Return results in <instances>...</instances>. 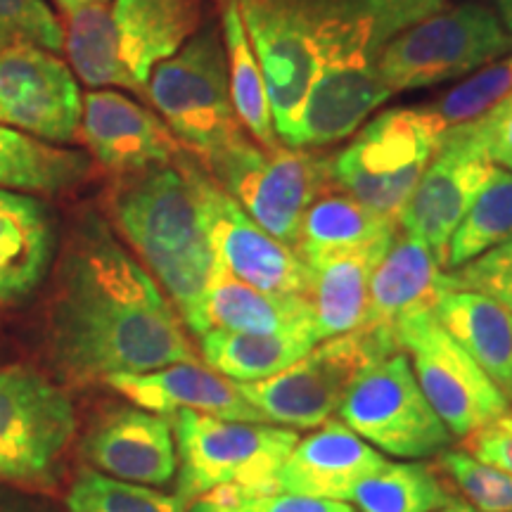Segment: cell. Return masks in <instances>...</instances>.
<instances>
[{"label": "cell", "mask_w": 512, "mask_h": 512, "mask_svg": "<svg viewBox=\"0 0 512 512\" xmlns=\"http://www.w3.org/2000/svg\"><path fill=\"white\" fill-rule=\"evenodd\" d=\"M48 347L55 368L76 384L197 361L162 287L91 211L60 259Z\"/></svg>", "instance_id": "obj_1"}, {"label": "cell", "mask_w": 512, "mask_h": 512, "mask_svg": "<svg viewBox=\"0 0 512 512\" xmlns=\"http://www.w3.org/2000/svg\"><path fill=\"white\" fill-rule=\"evenodd\" d=\"M280 143L292 147L311 83L335 64L377 60L375 0H235Z\"/></svg>", "instance_id": "obj_2"}, {"label": "cell", "mask_w": 512, "mask_h": 512, "mask_svg": "<svg viewBox=\"0 0 512 512\" xmlns=\"http://www.w3.org/2000/svg\"><path fill=\"white\" fill-rule=\"evenodd\" d=\"M107 209L185 323L216 266L188 178L176 162L114 176Z\"/></svg>", "instance_id": "obj_3"}, {"label": "cell", "mask_w": 512, "mask_h": 512, "mask_svg": "<svg viewBox=\"0 0 512 512\" xmlns=\"http://www.w3.org/2000/svg\"><path fill=\"white\" fill-rule=\"evenodd\" d=\"M204 0H112L67 15L64 53L91 88L143 93L152 69L202 27Z\"/></svg>", "instance_id": "obj_4"}, {"label": "cell", "mask_w": 512, "mask_h": 512, "mask_svg": "<svg viewBox=\"0 0 512 512\" xmlns=\"http://www.w3.org/2000/svg\"><path fill=\"white\" fill-rule=\"evenodd\" d=\"M197 162L266 233L292 249L304 211L330 183L328 155L287 145L266 152L245 131Z\"/></svg>", "instance_id": "obj_5"}, {"label": "cell", "mask_w": 512, "mask_h": 512, "mask_svg": "<svg viewBox=\"0 0 512 512\" xmlns=\"http://www.w3.org/2000/svg\"><path fill=\"white\" fill-rule=\"evenodd\" d=\"M444 131L425 107L377 114L330 155V181L375 214L399 221Z\"/></svg>", "instance_id": "obj_6"}, {"label": "cell", "mask_w": 512, "mask_h": 512, "mask_svg": "<svg viewBox=\"0 0 512 512\" xmlns=\"http://www.w3.org/2000/svg\"><path fill=\"white\" fill-rule=\"evenodd\" d=\"M401 351L394 328L361 325L347 335L330 337L283 373L256 382H238L240 392L266 422L309 430L337 413L358 373L380 358Z\"/></svg>", "instance_id": "obj_7"}, {"label": "cell", "mask_w": 512, "mask_h": 512, "mask_svg": "<svg viewBox=\"0 0 512 512\" xmlns=\"http://www.w3.org/2000/svg\"><path fill=\"white\" fill-rule=\"evenodd\" d=\"M145 98L195 159L245 131L230 102L226 48L216 22L204 24L174 57L152 69Z\"/></svg>", "instance_id": "obj_8"}, {"label": "cell", "mask_w": 512, "mask_h": 512, "mask_svg": "<svg viewBox=\"0 0 512 512\" xmlns=\"http://www.w3.org/2000/svg\"><path fill=\"white\" fill-rule=\"evenodd\" d=\"M178 444V501L188 505L226 484L278 486L280 465L299 434L268 422L228 420L219 415L176 411L171 415Z\"/></svg>", "instance_id": "obj_9"}, {"label": "cell", "mask_w": 512, "mask_h": 512, "mask_svg": "<svg viewBox=\"0 0 512 512\" xmlns=\"http://www.w3.org/2000/svg\"><path fill=\"white\" fill-rule=\"evenodd\" d=\"M512 50V36L494 10L460 3L425 17L389 38L377 72L392 93L463 79Z\"/></svg>", "instance_id": "obj_10"}, {"label": "cell", "mask_w": 512, "mask_h": 512, "mask_svg": "<svg viewBox=\"0 0 512 512\" xmlns=\"http://www.w3.org/2000/svg\"><path fill=\"white\" fill-rule=\"evenodd\" d=\"M394 337L411 361L422 394L453 437L465 439L510 415L508 396L448 335L432 309L403 313L394 323Z\"/></svg>", "instance_id": "obj_11"}, {"label": "cell", "mask_w": 512, "mask_h": 512, "mask_svg": "<svg viewBox=\"0 0 512 512\" xmlns=\"http://www.w3.org/2000/svg\"><path fill=\"white\" fill-rule=\"evenodd\" d=\"M337 415L351 432L389 456L427 458L451 444V432L422 394L403 351L358 373Z\"/></svg>", "instance_id": "obj_12"}, {"label": "cell", "mask_w": 512, "mask_h": 512, "mask_svg": "<svg viewBox=\"0 0 512 512\" xmlns=\"http://www.w3.org/2000/svg\"><path fill=\"white\" fill-rule=\"evenodd\" d=\"M76 434L69 396L27 366L0 368V482L43 489Z\"/></svg>", "instance_id": "obj_13"}, {"label": "cell", "mask_w": 512, "mask_h": 512, "mask_svg": "<svg viewBox=\"0 0 512 512\" xmlns=\"http://www.w3.org/2000/svg\"><path fill=\"white\" fill-rule=\"evenodd\" d=\"M176 164L195 190L216 264L256 290L309 297L311 268L302 256L266 233L226 190L211 181L188 150L176 157Z\"/></svg>", "instance_id": "obj_14"}, {"label": "cell", "mask_w": 512, "mask_h": 512, "mask_svg": "<svg viewBox=\"0 0 512 512\" xmlns=\"http://www.w3.org/2000/svg\"><path fill=\"white\" fill-rule=\"evenodd\" d=\"M494 174L496 164L484 152L472 124L446 128L401 211L399 226L425 240L446 266L448 242Z\"/></svg>", "instance_id": "obj_15"}, {"label": "cell", "mask_w": 512, "mask_h": 512, "mask_svg": "<svg viewBox=\"0 0 512 512\" xmlns=\"http://www.w3.org/2000/svg\"><path fill=\"white\" fill-rule=\"evenodd\" d=\"M81 88L57 53L17 46L0 53V124L41 138L72 143L79 138Z\"/></svg>", "instance_id": "obj_16"}, {"label": "cell", "mask_w": 512, "mask_h": 512, "mask_svg": "<svg viewBox=\"0 0 512 512\" xmlns=\"http://www.w3.org/2000/svg\"><path fill=\"white\" fill-rule=\"evenodd\" d=\"M79 138L114 176L174 164L185 150L155 112L112 88L83 95Z\"/></svg>", "instance_id": "obj_17"}, {"label": "cell", "mask_w": 512, "mask_h": 512, "mask_svg": "<svg viewBox=\"0 0 512 512\" xmlns=\"http://www.w3.org/2000/svg\"><path fill=\"white\" fill-rule=\"evenodd\" d=\"M81 456L93 470L143 486H164L176 477L174 425L140 406H114L91 422Z\"/></svg>", "instance_id": "obj_18"}, {"label": "cell", "mask_w": 512, "mask_h": 512, "mask_svg": "<svg viewBox=\"0 0 512 512\" xmlns=\"http://www.w3.org/2000/svg\"><path fill=\"white\" fill-rule=\"evenodd\" d=\"M387 465L382 453L351 432L342 420H328L299 439L280 465V491L328 501H349L354 486Z\"/></svg>", "instance_id": "obj_19"}, {"label": "cell", "mask_w": 512, "mask_h": 512, "mask_svg": "<svg viewBox=\"0 0 512 512\" xmlns=\"http://www.w3.org/2000/svg\"><path fill=\"white\" fill-rule=\"evenodd\" d=\"M105 384L145 411L169 418L176 411H195L228 420L266 422L242 396L238 382L197 361L174 363L150 373H117L107 377Z\"/></svg>", "instance_id": "obj_20"}, {"label": "cell", "mask_w": 512, "mask_h": 512, "mask_svg": "<svg viewBox=\"0 0 512 512\" xmlns=\"http://www.w3.org/2000/svg\"><path fill=\"white\" fill-rule=\"evenodd\" d=\"M392 91L377 72V60L335 64L311 83L292 147L320 150L354 136Z\"/></svg>", "instance_id": "obj_21"}, {"label": "cell", "mask_w": 512, "mask_h": 512, "mask_svg": "<svg viewBox=\"0 0 512 512\" xmlns=\"http://www.w3.org/2000/svg\"><path fill=\"white\" fill-rule=\"evenodd\" d=\"M185 325L197 337L209 330L249 332V335H285V332L313 335V311L309 297L256 290L216 264L200 304L195 306Z\"/></svg>", "instance_id": "obj_22"}, {"label": "cell", "mask_w": 512, "mask_h": 512, "mask_svg": "<svg viewBox=\"0 0 512 512\" xmlns=\"http://www.w3.org/2000/svg\"><path fill=\"white\" fill-rule=\"evenodd\" d=\"M55 252V226L46 204L0 188V304L29 297L46 278Z\"/></svg>", "instance_id": "obj_23"}, {"label": "cell", "mask_w": 512, "mask_h": 512, "mask_svg": "<svg viewBox=\"0 0 512 512\" xmlns=\"http://www.w3.org/2000/svg\"><path fill=\"white\" fill-rule=\"evenodd\" d=\"M444 292H448L446 273L430 245L411 233H396L392 247L370 278L363 325L394 328L403 313L432 309Z\"/></svg>", "instance_id": "obj_24"}, {"label": "cell", "mask_w": 512, "mask_h": 512, "mask_svg": "<svg viewBox=\"0 0 512 512\" xmlns=\"http://www.w3.org/2000/svg\"><path fill=\"white\" fill-rule=\"evenodd\" d=\"M392 242L394 238L363 249L323 256L309 264V302L316 342L347 335L366 323L370 278Z\"/></svg>", "instance_id": "obj_25"}, {"label": "cell", "mask_w": 512, "mask_h": 512, "mask_svg": "<svg viewBox=\"0 0 512 512\" xmlns=\"http://www.w3.org/2000/svg\"><path fill=\"white\" fill-rule=\"evenodd\" d=\"M444 330L512 399V313L496 299L472 290H448L432 306Z\"/></svg>", "instance_id": "obj_26"}, {"label": "cell", "mask_w": 512, "mask_h": 512, "mask_svg": "<svg viewBox=\"0 0 512 512\" xmlns=\"http://www.w3.org/2000/svg\"><path fill=\"white\" fill-rule=\"evenodd\" d=\"M396 233L399 221L375 214L330 181L304 211L294 252L309 266L323 256L392 240Z\"/></svg>", "instance_id": "obj_27"}, {"label": "cell", "mask_w": 512, "mask_h": 512, "mask_svg": "<svg viewBox=\"0 0 512 512\" xmlns=\"http://www.w3.org/2000/svg\"><path fill=\"white\" fill-rule=\"evenodd\" d=\"M91 171L93 159L86 152L67 150L0 124V188L57 195L81 185Z\"/></svg>", "instance_id": "obj_28"}, {"label": "cell", "mask_w": 512, "mask_h": 512, "mask_svg": "<svg viewBox=\"0 0 512 512\" xmlns=\"http://www.w3.org/2000/svg\"><path fill=\"white\" fill-rule=\"evenodd\" d=\"M219 5L221 36L228 62L230 102H233L235 117H238L240 126L245 128V133L256 145L264 147L266 152L280 150L283 143H280L278 133H275L264 74H261L252 43H249L238 5H235V0H219Z\"/></svg>", "instance_id": "obj_29"}, {"label": "cell", "mask_w": 512, "mask_h": 512, "mask_svg": "<svg viewBox=\"0 0 512 512\" xmlns=\"http://www.w3.org/2000/svg\"><path fill=\"white\" fill-rule=\"evenodd\" d=\"M316 347L311 332L249 335V332L209 330L200 335L207 366L235 382H256L283 373Z\"/></svg>", "instance_id": "obj_30"}, {"label": "cell", "mask_w": 512, "mask_h": 512, "mask_svg": "<svg viewBox=\"0 0 512 512\" xmlns=\"http://www.w3.org/2000/svg\"><path fill=\"white\" fill-rule=\"evenodd\" d=\"M437 470L425 463H387L361 479L349 501L358 512H434L448 501Z\"/></svg>", "instance_id": "obj_31"}, {"label": "cell", "mask_w": 512, "mask_h": 512, "mask_svg": "<svg viewBox=\"0 0 512 512\" xmlns=\"http://www.w3.org/2000/svg\"><path fill=\"white\" fill-rule=\"evenodd\" d=\"M512 238V174L496 169L486 188L472 204L463 223L456 228L446 252V268L470 264L479 254L489 252Z\"/></svg>", "instance_id": "obj_32"}, {"label": "cell", "mask_w": 512, "mask_h": 512, "mask_svg": "<svg viewBox=\"0 0 512 512\" xmlns=\"http://www.w3.org/2000/svg\"><path fill=\"white\" fill-rule=\"evenodd\" d=\"M69 512H185L178 496H166L143 484L121 482L81 467L67 496Z\"/></svg>", "instance_id": "obj_33"}, {"label": "cell", "mask_w": 512, "mask_h": 512, "mask_svg": "<svg viewBox=\"0 0 512 512\" xmlns=\"http://www.w3.org/2000/svg\"><path fill=\"white\" fill-rule=\"evenodd\" d=\"M512 93V55L486 64L477 69V74L467 76L453 86L446 95L427 105L425 110L432 112L446 128L470 124L486 112H491L498 102Z\"/></svg>", "instance_id": "obj_34"}, {"label": "cell", "mask_w": 512, "mask_h": 512, "mask_svg": "<svg viewBox=\"0 0 512 512\" xmlns=\"http://www.w3.org/2000/svg\"><path fill=\"white\" fill-rule=\"evenodd\" d=\"M185 512H356L349 503L280 491L278 486L226 484L192 501Z\"/></svg>", "instance_id": "obj_35"}, {"label": "cell", "mask_w": 512, "mask_h": 512, "mask_svg": "<svg viewBox=\"0 0 512 512\" xmlns=\"http://www.w3.org/2000/svg\"><path fill=\"white\" fill-rule=\"evenodd\" d=\"M437 467L477 512H512V475L472 458L467 451L437 453Z\"/></svg>", "instance_id": "obj_36"}, {"label": "cell", "mask_w": 512, "mask_h": 512, "mask_svg": "<svg viewBox=\"0 0 512 512\" xmlns=\"http://www.w3.org/2000/svg\"><path fill=\"white\" fill-rule=\"evenodd\" d=\"M17 46L64 50V27L46 0H0V53Z\"/></svg>", "instance_id": "obj_37"}, {"label": "cell", "mask_w": 512, "mask_h": 512, "mask_svg": "<svg viewBox=\"0 0 512 512\" xmlns=\"http://www.w3.org/2000/svg\"><path fill=\"white\" fill-rule=\"evenodd\" d=\"M446 280L448 290L482 292L512 313V238L446 273Z\"/></svg>", "instance_id": "obj_38"}, {"label": "cell", "mask_w": 512, "mask_h": 512, "mask_svg": "<svg viewBox=\"0 0 512 512\" xmlns=\"http://www.w3.org/2000/svg\"><path fill=\"white\" fill-rule=\"evenodd\" d=\"M470 124L491 162L512 171V93Z\"/></svg>", "instance_id": "obj_39"}, {"label": "cell", "mask_w": 512, "mask_h": 512, "mask_svg": "<svg viewBox=\"0 0 512 512\" xmlns=\"http://www.w3.org/2000/svg\"><path fill=\"white\" fill-rule=\"evenodd\" d=\"M463 446L472 458L512 475V413L494 420L482 430L467 434Z\"/></svg>", "instance_id": "obj_40"}, {"label": "cell", "mask_w": 512, "mask_h": 512, "mask_svg": "<svg viewBox=\"0 0 512 512\" xmlns=\"http://www.w3.org/2000/svg\"><path fill=\"white\" fill-rule=\"evenodd\" d=\"M377 8V34L382 48L389 38L401 34L434 12L448 8V0H375Z\"/></svg>", "instance_id": "obj_41"}, {"label": "cell", "mask_w": 512, "mask_h": 512, "mask_svg": "<svg viewBox=\"0 0 512 512\" xmlns=\"http://www.w3.org/2000/svg\"><path fill=\"white\" fill-rule=\"evenodd\" d=\"M53 3L64 12V17H67L72 15V12L91 8V5H98V3H110V0H53Z\"/></svg>", "instance_id": "obj_42"}, {"label": "cell", "mask_w": 512, "mask_h": 512, "mask_svg": "<svg viewBox=\"0 0 512 512\" xmlns=\"http://www.w3.org/2000/svg\"><path fill=\"white\" fill-rule=\"evenodd\" d=\"M496 3V15L501 17L503 27L508 29V34L512 36V0H494Z\"/></svg>", "instance_id": "obj_43"}, {"label": "cell", "mask_w": 512, "mask_h": 512, "mask_svg": "<svg viewBox=\"0 0 512 512\" xmlns=\"http://www.w3.org/2000/svg\"><path fill=\"white\" fill-rule=\"evenodd\" d=\"M434 512H477V510L472 508V505L467 501H460V498L451 496L444 505H441V508H437Z\"/></svg>", "instance_id": "obj_44"}, {"label": "cell", "mask_w": 512, "mask_h": 512, "mask_svg": "<svg viewBox=\"0 0 512 512\" xmlns=\"http://www.w3.org/2000/svg\"><path fill=\"white\" fill-rule=\"evenodd\" d=\"M0 512H17V510H10V508H3V505H0Z\"/></svg>", "instance_id": "obj_45"}]
</instances>
